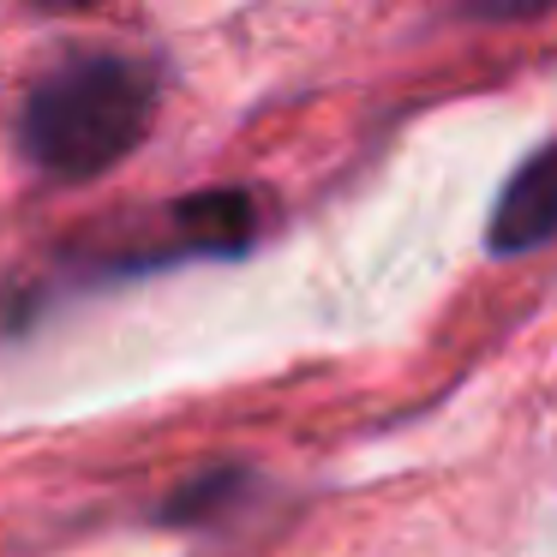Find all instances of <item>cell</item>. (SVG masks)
Instances as JSON below:
<instances>
[{
	"instance_id": "cell-1",
	"label": "cell",
	"mask_w": 557,
	"mask_h": 557,
	"mask_svg": "<svg viewBox=\"0 0 557 557\" xmlns=\"http://www.w3.org/2000/svg\"><path fill=\"white\" fill-rule=\"evenodd\" d=\"M157 109V61L126 49H78L30 85L18 109V157L49 186H90L145 145Z\"/></svg>"
},
{
	"instance_id": "cell-2",
	"label": "cell",
	"mask_w": 557,
	"mask_h": 557,
	"mask_svg": "<svg viewBox=\"0 0 557 557\" xmlns=\"http://www.w3.org/2000/svg\"><path fill=\"white\" fill-rule=\"evenodd\" d=\"M270 210L258 186H210V193L169 198V205L109 222V228L78 234L54 270L66 288H97V282H138L157 270L210 264V258H246Z\"/></svg>"
},
{
	"instance_id": "cell-3",
	"label": "cell",
	"mask_w": 557,
	"mask_h": 557,
	"mask_svg": "<svg viewBox=\"0 0 557 557\" xmlns=\"http://www.w3.org/2000/svg\"><path fill=\"white\" fill-rule=\"evenodd\" d=\"M557 240V138L540 145L516 174L504 181L485 222V252L492 258H521Z\"/></svg>"
},
{
	"instance_id": "cell-4",
	"label": "cell",
	"mask_w": 557,
	"mask_h": 557,
	"mask_svg": "<svg viewBox=\"0 0 557 557\" xmlns=\"http://www.w3.org/2000/svg\"><path fill=\"white\" fill-rule=\"evenodd\" d=\"M246 492H252V473L246 468H210V473H198V480H186L181 492L162 504V521H169V528H205L222 509L240 504Z\"/></svg>"
}]
</instances>
